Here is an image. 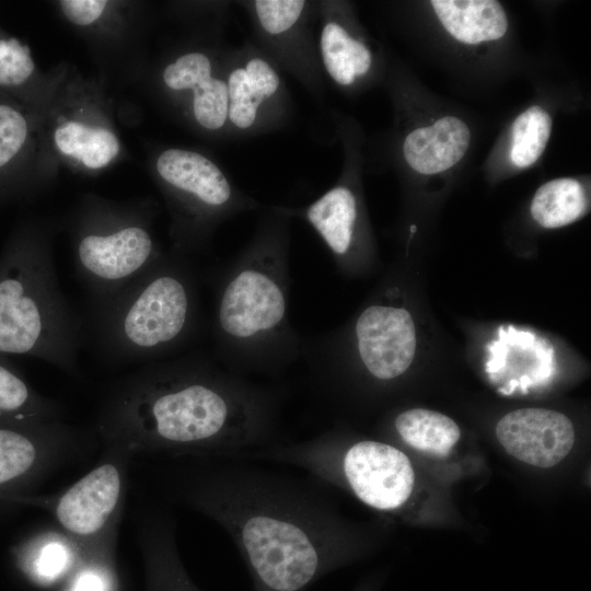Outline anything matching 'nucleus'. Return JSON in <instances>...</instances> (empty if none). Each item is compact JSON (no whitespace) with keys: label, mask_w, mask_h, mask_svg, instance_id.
Listing matches in <instances>:
<instances>
[{"label":"nucleus","mask_w":591,"mask_h":591,"mask_svg":"<svg viewBox=\"0 0 591 591\" xmlns=\"http://www.w3.org/2000/svg\"><path fill=\"white\" fill-rule=\"evenodd\" d=\"M72 552L60 541H49L36 549L31 563L32 572L43 581L60 577L71 564Z\"/></svg>","instance_id":"nucleus-26"},{"label":"nucleus","mask_w":591,"mask_h":591,"mask_svg":"<svg viewBox=\"0 0 591 591\" xmlns=\"http://www.w3.org/2000/svg\"><path fill=\"white\" fill-rule=\"evenodd\" d=\"M415 230H416V225H412V227H410V231L414 232Z\"/></svg>","instance_id":"nucleus-30"},{"label":"nucleus","mask_w":591,"mask_h":591,"mask_svg":"<svg viewBox=\"0 0 591 591\" xmlns=\"http://www.w3.org/2000/svg\"><path fill=\"white\" fill-rule=\"evenodd\" d=\"M292 219L273 207L216 282L213 358L248 378H277L301 359L303 338L290 321Z\"/></svg>","instance_id":"nucleus-3"},{"label":"nucleus","mask_w":591,"mask_h":591,"mask_svg":"<svg viewBox=\"0 0 591 591\" xmlns=\"http://www.w3.org/2000/svg\"><path fill=\"white\" fill-rule=\"evenodd\" d=\"M552 131V118L540 106H531L521 113L511 127V162L528 167L543 153Z\"/></svg>","instance_id":"nucleus-24"},{"label":"nucleus","mask_w":591,"mask_h":591,"mask_svg":"<svg viewBox=\"0 0 591 591\" xmlns=\"http://www.w3.org/2000/svg\"><path fill=\"white\" fill-rule=\"evenodd\" d=\"M55 142L63 154L74 157L90 169L107 165L119 152V142L111 130L72 120L57 128Z\"/></svg>","instance_id":"nucleus-23"},{"label":"nucleus","mask_w":591,"mask_h":591,"mask_svg":"<svg viewBox=\"0 0 591 591\" xmlns=\"http://www.w3.org/2000/svg\"><path fill=\"white\" fill-rule=\"evenodd\" d=\"M586 211V190L582 184L573 178H556L543 184L531 202L533 219L546 229L570 224Z\"/></svg>","instance_id":"nucleus-22"},{"label":"nucleus","mask_w":591,"mask_h":591,"mask_svg":"<svg viewBox=\"0 0 591 591\" xmlns=\"http://www.w3.org/2000/svg\"><path fill=\"white\" fill-rule=\"evenodd\" d=\"M163 460L166 497L228 533L254 591H306L349 557L352 534L314 478L237 456Z\"/></svg>","instance_id":"nucleus-1"},{"label":"nucleus","mask_w":591,"mask_h":591,"mask_svg":"<svg viewBox=\"0 0 591 591\" xmlns=\"http://www.w3.org/2000/svg\"><path fill=\"white\" fill-rule=\"evenodd\" d=\"M155 170L173 194L175 252L186 257L204 248L225 220L262 208L213 160L197 151L166 149L158 155Z\"/></svg>","instance_id":"nucleus-6"},{"label":"nucleus","mask_w":591,"mask_h":591,"mask_svg":"<svg viewBox=\"0 0 591 591\" xmlns=\"http://www.w3.org/2000/svg\"><path fill=\"white\" fill-rule=\"evenodd\" d=\"M82 434L63 420L0 421V498L18 500L15 491L39 479Z\"/></svg>","instance_id":"nucleus-11"},{"label":"nucleus","mask_w":591,"mask_h":591,"mask_svg":"<svg viewBox=\"0 0 591 591\" xmlns=\"http://www.w3.org/2000/svg\"><path fill=\"white\" fill-rule=\"evenodd\" d=\"M106 449V460L51 499L49 509L84 563L109 565L130 455Z\"/></svg>","instance_id":"nucleus-7"},{"label":"nucleus","mask_w":591,"mask_h":591,"mask_svg":"<svg viewBox=\"0 0 591 591\" xmlns=\"http://www.w3.org/2000/svg\"><path fill=\"white\" fill-rule=\"evenodd\" d=\"M27 136V124L21 113L0 104V167L22 148Z\"/></svg>","instance_id":"nucleus-27"},{"label":"nucleus","mask_w":591,"mask_h":591,"mask_svg":"<svg viewBox=\"0 0 591 591\" xmlns=\"http://www.w3.org/2000/svg\"><path fill=\"white\" fill-rule=\"evenodd\" d=\"M34 71L30 50L18 39H0V85H18Z\"/></svg>","instance_id":"nucleus-25"},{"label":"nucleus","mask_w":591,"mask_h":591,"mask_svg":"<svg viewBox=\"0 0 591 591\" xmlns=\"http://www.w3.org/2000/svg\"><path fill=\"white\" fill-rule=\"evenodd\" d=\"M496 436L508 454L540 468H551L571 451L576 432L571 420L557 410L520 408L506 414Z\"/></svg>","instance_id":"nucleus-14"},{"label":"nucleus","mask_w":591,"mask_h":591,"mask_svg":"<svg viewBox=\"0 0 591 591\" xmlns=\"http://www.w3.org/2000/svg\"><path fill=\"white\" fill-rule=\"evenodd\" d=\"M163 254L140 224L106 232L84 233L76 247V273L92 303L100 302L134 280Z\"/></svg>","instance_id":"nucleus-10"},{"label":"nucleus","mask_w":591,"mask_h":591,"mask_svg":"<svg viewBox=\"0 0 591 591\" xmlns=\"http://www.w3.org/2000/svg\"><path fill=\"white\" fill-rule=\"evenodd\" d=\"M236 3L248 18L252 42L323 107L324 73L315 33L316 1L244 0Z\"/></svg>","instance_id":"nucleus-8"},{"label":"nucleus","mask_w":591,"mask_h":591,"mask_svg":"<svg viewBox=\"0 0 591 591\" xmlns=\"http://www.w3.org/2000/svg\"><path fill=\"white\" fill-rule=\"evenodd\" d=\"M281 391L200 354L141 364L103 401L106 448L161 459L236 456L278 441Z\"/></svg>","instance_id":"nucleus-2"},{"label":"nucleus","mask_w":591,"mask_h":591,"mask_svg":"<svg viewBox=\"0 0 591 591\" xmlns=\"http://www.w3.org/2000/svg\"><path fill=\"white\" fill-rule=\"evenodd\" d=\"M84 318L63 294L48 248L18 245L0 258V356L40 359L78 374Z\"/></svg>","instance_id":"nucleus-5"},{"label":"nucleus","mask_w":591,"mask_h":591,"mask_svg":"<svg viewBox=\"0 0 591 591\" xmlns=\"http://www.w3.org/2000/svg\"><path fill=\"white\" fill-rule=\"evenodd\" d=\"M339 181L303 206H271L277 212L308 223L325 243L335 262L351 259L359 237V197L351 185V161Z\"/></svg>","instance_id":"nucleus-15"},{"label":"nucleus","mask_w":591,"mask_h":591,"mask_svg":"<svg viewBox=\"0 0 591 591\" xmlns=\"http://www.w3.org/2000/svg\"><path fill=\"white\" fill-rule=\"evenodd\" d=\"M345 5L338 1H316V40L324 74L340 88H351L369 77L373 54L356 36Z\"/></svg>","instance_id":"nucleus-16"},{"label":"nucleus","mask_w":591,"mask_h":591,"mask_svg":"<svg viewBox=\"0 0 591 591\" xmlns=\"http://www.w3.org/2000/svg\"><path fill=\"white\" fill-rule=\"evenodd\" d=\"M106 3L104 0L59 1L66 18L77 25H89L96 21L102 15Z\"/></svg>","instance_id":"nucleus-29"},{"label":"nucleus","mask_w":591,"mask_h":591,"mask_svg":"<svg viewBox=\"0 0 591 591\" xmlns=\"http://www.w3.org/2000/svg\"><path fill=\"white\" fill-rule=\"evenodd\" d=\"M225 51L223 48L213 54L187 51L165 66L162 80L170 91L189 96L192 117L197 126L213 135L230 137Z\"/></svg>","instance_id":"nucleus-13"},{"label":"nucleus","mask_w":591,"mask_h":591,"mask_svg":"<svg viewBox=\"0 0 591 591\" xmlns=\"http://www.w3.org/2000/svg\"><path fill=\"white\" fill-rule=\"evenodd\" d=\"M84 321L97 355L109 366L173 357L200 325L198 278L188 257L162 255L111 297L91 303Z\"/></svg>","instance_id":"nucleus-4"},{"label":"nucleus","mask_w":591,"mask_h":591,"mask_svg":"<svg viewBox=\"0 0 591 591\" xmlns=\"http://www.w3.org/2000/svg\"><path fill=\"white\" fill-rule=\"evenodd\" d=\"M470 141L467 125L457 117L445 116L409 132L403 141V157L414 171L436 174L460 162Z\"/></svg>","instance_id":"nucleus-18"},{"label":"nucleus","mask_w":591,"mask_h":591,"mask_svg":"<svg viewBox=\"0 0 591 591\" xmlns=\"http://www.w3.org/2000/svg\"><path fill=\"white\" fill-rule=\"evenodd\" d=\"M430 4L447 32L464 44L496 40L508 30L506 12L495 0H432Z\"/></svg>","instance_id":"nucleus-19"},{"label":"nucleus","mask_w":591,"mask_h":591,"mask_svg":"<svg viewBox=\"0 0 591 591\" xmlns=\"http://www.w3.org/2000/svg\"><path fill=\"white\" fill-rule=\"evenodd\" d=\"M109 565L84 563L76 573L67 591H111Z\"/></svg>","instance_id":"nucleus-28"},{"label":"nucleus","mask_w":591,"mask_h":591,"mask_svg":"<svg viewBox=\"0 0 591 591\" xmlns=\"http://www.w3.org/2000/svg\"><path fill=\"white\" fill-rule=\"evenodd\" d=\"M176 522L164 508L144 514L139 546L146 571V591H200L188 576L176 545Z\"/></svg>","instance_id":"nucleus-17"},{"label":"nucleus","mask_w":591,"mask_h":591,"mask_svg":"<svg viewBox=\"0 0 591 591\" xmlns=\"http://www.w3.org/2000/svg\"><path fill=\"white\" fill-rule=\"evenodd\" d=\"M359 364L376 382H391L410 367L416 352V329L410 313L385 303L363 309L352 328Z\"/></svg>","instance_id":"nucleus-12"},{"label":"nucleus","mask_w":591,"mask_h":591,"mask_svg":"<svg viewBox=\"0 0 591 591\" xmlns=\"http://www.w3.org/2000/svg\"><path fill=\"white\" fill-rule=\"evenodd\" d=\"M393 428L405 444L434 456L448 455L461 438L460 427L452 418L425 408L397 414Z\"/></svg>","instance_id":"nucleus-21"},{"label":"nucleus","mask_w":591,"mask_h":591,"mask_svg":"<svg viewBox=\"0 0 591 591\" xmlns=\"http://www.w3.org/2000/svg\"><path fill=\"white\" fill-rule=\"evenodd\" d=\"M224 80L232 139L279 130L293 117V102L282 72L251 40L227 49Z\"/></svg>","instance_id":"nucleus-9"},{"label":"nucleus","mask_w":591,"mask_h":591,"mask_svg":"<svg viewBox=\"0 0 591 591\" xmlns=\"http://www.w3.org/2000/svg\"><path fill=\"white\" fill-rule=\"evenodd\" d=\"M62 416L57 402L39 394L8 357L0 356V421L44 422Z\"/></svg>","instance_id":"nucleus-20"}]
</instances>
